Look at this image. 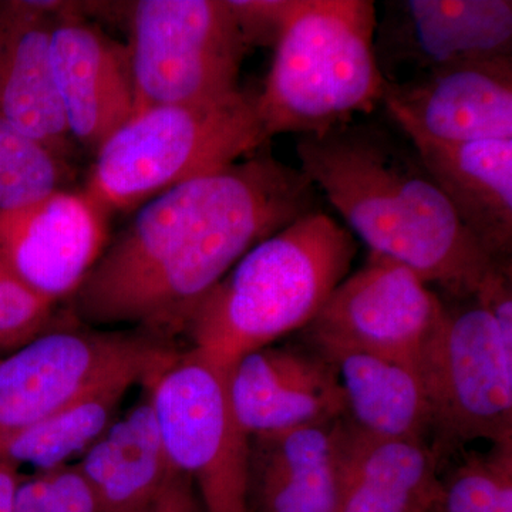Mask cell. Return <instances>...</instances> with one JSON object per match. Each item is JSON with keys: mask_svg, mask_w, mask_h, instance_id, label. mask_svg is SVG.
<instances>
[{"mask_svg": "<svg viewBox=\"0 0 512 512\" xmlns=\"http://www.w3.org/2000/svg\"><path fill=\"white\" fill-rule=\"evenodd\" d=\"M248 45L275 47L298 0H228Z\"/></svg>", "mask_w": 512, "mask_h": 512, "instance_id": "484cf974", "label": "cell"}, {"mask_svg": "<svg viewBox=\"0 0 512 512\" xmlns=\"http://www.w3.org/2000/svg\"><path fill=\"white\" fill-rule=\"evenodd\" d=\"M147 387L171 467L190 478L207 512H251V437L232 410L227 370L190 349Z\"/></svg>", "mask_w": 512, "mask_h": 512, "instance_id": "ba28073f", "label": "cell"}, {"mask_svg": "<svg viewBox=\"0 0 512 512\" xmlns=\"http://www.w3.org/2000/svg\"><path fill=\"white\" fill-rule=\"evenodd\" d=\"M402 131L471 237L494 261H512V140L454 144Z\"/></svg>", "mask_w": 512, "mask_h": 512, "instance_id": "e0dca14e", "label": "cell"}, {"mask_svg": "<svg viewBox=\"0 0 512 512\" xmlns=\"http://www.w3.org/2000/svg\"><path fill=\"white\" fill-rule=\"evenodd\" d=\"M440 468L429 441L372 436L346 420L339 512H430Z\"/></svg>", "mask_w": 512, "mask_h": 512, "instance_id": "d6986e66", "label": "cell"}, {"mask_svg": "<svg viewBox=\"0 0 512 512\" xmlns=\"http://www.w3.org/2000/svg\"><path fill=\"white\" fill-rule=\"evenodd\" d=\"M19 467L0 460V512H12L20 481Z\"/></svg>", "mask_w": 512, "mask_h": 512, "instance_id": "f546056e", "label": "cell"}, {"mask_svg": "<svg viewBox=\"0 0 512 512\" xmlns=\"http://www.w3.org/2000/svg\"><path fill=\"white\" fill-rule=\"evenodd\" d=\"M434 512H512V441L464 453L441 476Z\"/></svg>", "mask_w": 512, "mask_h": 512, "instance_id": "603a6c76", "label": "cell"}, {"mask_svg": "<svg viewBox=\"0 0 512 512\" xmlns=\"http://www.w3.org/2000/svg\"><path fill=\"white\" fill-rule=\"evenodd\" d=\"M316 191L262 147L157 195L107 244L74 293V313L170 340L249 249L316 210Z\"/></svg>", "mask_w": 512, "mask_h": 512, "instance_id": "6da1fadb", "label": "cell"}, {"mask_svg": "<svg viewBox=\"0 0 512 512\" xmlns=\"http://www.w3.org/2000/svg\"><path fill=\"white\" fill-rule=\"evenodd\" d=\"M100 512H147L173 473L147 387L76 463Z\"/></svg>", "mask_w": 512, "mask_h": 512, "instance_id": "44dd1931", "label": "cell"}, {"mask_svg": "<svg viewBox=\"0 0 512 512\" xmlns=\"http://www.w3.org/2000/svg\"><path fill=\"white\" fill-rule=\"evenodd\" d=\"M12 512H49V478L47 471L23 477L16 491Z\"/></svg>", "mask_w": 512, "mask_h": 512, "instance_id": "f1b7e54d", "label": "cell"}, {"mask_svg": "<svg viewBox=\"0 0 512 512\" xmlns=\"http://www.w3.org/2000/svg\"><path fill=\"white\" fill-rule=\"evenodd\" d=\"M446 306L416 272L370 252L303 329L312 348H352L419 367Z\"/></svg>", "mask_w": 512, "mask_h": 512, "instance_id": "30bf717a", "label": "cell"}, {"mask_svg": "<svg viewBox=\"0 0 512 512\" xmlns=\"http://www.w3.org/2000/svg\"><path fill=\"white\" fill-rule=\"evenodd\" d=\"M49 512H100L92 485L77 464L47 471Z\"/></svg>", "mask_w": 512, "mask_h": 512, "instance_id": "4316f807", "label": "cell"}, {"mask_svg": "<svg viewBox=\"0 0 512 512\" xmlns=\"http://www.w3.org/2000/svg\"><path fill=\"white\" fill-rule=\"evenodd\" d=\"M255 97L244 92L134 114L96 151L84 194L104 214L134 210L266 146Z\"/></svg>", "mask_w": 512, "mask_h": 512, "instance_id": "5b68a950", "label": "cell"}, {"mask_svg": "<svg viewBox=\"0 0 512 512\" xmlns=\"http://www.w3.org/2000/svg\"><path fill=\"white\" fill-rule=\"evenodd\" d=\"M107 244V215L84 192L57 190L0 214V254L53 305L73 298Z\"/></svg>", "mask_w": 512, "mask_h": 512, "instance_id": "4fadbf2b", "label": "cell"}, {"mask_svg": "<svg viewBox=\"0 0 512 512\" xmlns=\"http://www.w3.org/2000/svg\"><path fill=\"white\" fill-rule=\"evenodd\" d=\"M55 306L32 291L0 254V352L19 348L49 328Z\"/></svg>", "mask_w": 512, "mask_h": 512, "instance_id": "d4e9b609", "label": "cell"}, {"mask_svg": "<svg viewBox=\"0 0 512 512\" xmlns=\"http://www.w3.org/2000/svg\"><path fill=\"white\" fill-rule=\"evenodd\" d=\"M346 419L251 439V512H339Z\"/></svg>", "mask_w": 512, "mask_h": 512, "instance_id": "2e32d148", "label": "cell"}, {"mask_svg": "<svg viewBox=\"0 0 512 512\" xmlns=\"http://www.w3.org/2000/svg\"><path fill=\"white\" fill-rule=\"evenodd\" d=\"M356 254L348 229L308 212L249 249L202 299L185 330L191 349L228 372L242 356L305 329Z\"/></svg>", "mask_w": 512, "mask_h": 512, "instance_id": "3957f363", "label": "cell"}, {"mask_svg": "<svg viewBox=\"0 0 512 512\" xmlns=\"http://www.w3.org/2000/svg\"><path fill=\"white\" fill-rule=\"evenodd\" d=\"M150 512H198L195 488L190 478L174 470L151 505Z\"/></svg>", "mask_w": 512, "mask_h": 512, "instance_id": "83f0119b", "label": "cell"}, {"mask_svg": "<svg viewBox=\"0 0 512 512\" xmlns=\"http://www.w3.org/2000/svg\"><path fill=\"white\" fill-rule=\"evenodd\" d=\"M247 43L228 0H141L130 59L136 113L239 92Z\"/></svg>", "mask_w": 512, "mask_h": 512, "instance_id": "9c48e42d", "label": "cell"}, {"mask_svg": "<svg viewBox=\"0 0 512 512\" xmlns=\"http://www.w3.org/2000/svg\"><path fill=\"white\" fill-rule=\"evenodd\" d=\"M430 512H434V508H433V510H431Z\"/></svg>", "mask_w": 512, "mask_h": 512, "instance_id": "4dcf8cb0", "label": "cell"}, {"mask_svg": "<svg viewBox=\"0 0 512 512\" xmlns=\"http://www.w3.org/2000/svg\"><path fill=\"white\" fill-rule=\"evenodd\" d=\"M372 0H298L275 45L256 113L268 141L318 136L383 103Z\"/></svg>", "mask_w": 512, "mask_h": 512, "instance_id": "277c9868", "label": "cell"}, {"mask_svg": "<svg viewBox=\"0 0 512 512\" xmlns=\"http://www.w3.org/2000/svg\"><path fill=\"white\" fill-rule=\"evenodd\" d=\"M147 512H150V510H148Z\"/></svg>", "mask_w": 512, "mask_h": 512, "instance_id": "1f68e13d", "label": "cell"}, {"mask_svg": "<svg viewBox=\"0 0 512 512\" xmlns=\"http://www.w3.org/2000/svg\"><path fill=\"white\" fill-rule=\"evenodd\" d=\"M227 384L232 410L251 439L345 417L338 375L308 343L242 356Z\"/></svg>", "mask_w": 512, "mask_h": 512, "instance_id": "5bb4252c", "label": "cell"}, {"mask_svg": "<svg viewBox=\"0 0 512 512\" xmlns=\"http://www.w3.org/2000/svg\"><path fill=\"white\" fill-rule=\"evenodd\" d=\"M471 301L446 308L419 362L440 463L474 441H512V329Z\"/></svg>", "mask_w": 512, "mask_h": 512, "instance_id": "52a82bcc", "label": "cell"}, {"mask_svg": "<svg viewBox=\"0 0 512 512\" xmlns=\"http://www.w3.org/2000/svg\"><path fill=\"white\" fill-rule=\"evenodd\" d=\"M178 353L143 329L50 325L0 359V440L104 384L124 377L147 383Z\"/></svg>", "mask_w": 512, "mask_h": 512, "instance_id": "8992f818", "label": "cell"}, {"mask_svg": "<svg viewBox=\"0 0 512 512\" xmlns=\"http://www.w3.org/2000/svg\"><path fill=\"white\" fill-rule=\"evenodd\" d=\"M137 377L97 387L63 409L0 440V460L30 466L37 473L55 470L83 456L119 417L121 403Z\"/></svg>", "mask_w": 512, "mask_h": 512, "instance_id": "7402d4cb", "label": "cell"}, {"mask_svg": "<svg viewBox=\"0 0 512 512\" xmlns=\"http://www.w3.org/2000/svg\"><path fill=\"white\" fill-rule=\"evenodd\" d=\"M50 62L70 137L99 150L136 113L130 52L101 30L64 19L53 28Z\"/></svg>", "mask_w": 512, "mask_h": 512, "instance_id": "9a60e30c", "label": "cell"}, {"mask_svg": "<svg viewBox=\"0 0 512 512\" xmlns=\"http://www.w3.org/2000/svg\"><path fill=\"white\" fill-rule=\"evenodd\" d=\"M338 375L345 417L377 437L426 440L431 414L419 367L352 348L318 349Z\"/></svg>", "mask_w": 512, "mask_h": 512, "instance_id": "ffe728a7", "label": "cell"}, {"mask_svg": "<svg viewBox=\"0 0 512 512\" xmlns=\"http://www.w3.org/2000/svg\"><path fill=\"white\" fill-rule=\"evenodd\" d=\"M53 5L0 3V114L63 157L72 137L50 62Z\"/></svg>", "mask_w": 512, "mask_h": 512, "instance_id": "ac0fdd59", "label": "cell"}, {"mask_svg": "<svg viewBox=\"0 0 512 512\" xmlns=\"http://www.w3.org/2000/svg\"><path fill=\"white\" fill-rule=\"evenodd\" d=\"M375 53L387 84L461 60L512 55V2H389L376 26Z\"/></svg>", "mask_w": 512, "mask_h": 512, "instance_id": "8fae6325", "label": "cell"}, {"mask_svg": "<svg viewBox=\"0 0 512 512\" xmlns=\"http://www.w3.org/2000/svg\"><path fill=\"white\" fill-rule=\"evenodd\" d=\"M383 104L400 130L433 140H512V55L461 60L387 84Z\"/></svg>", "mask_w": 512, "mask_h": 512, "instance_id": "7c38bea8", "label": "cell"}, {"mask_svg": "<svg viewBox=\"0 0 512 512\" xmlns=\"http://www.w3.org/2000/svg\"><path fill=\"white\" fill-rule=\"evenodd\" d=\"M62 157L0 114V214L62 190Z\"/></svg>", "mask_w": 512, "mask_h": 512, "instance_id": "cb8c5ba5", "label": "cell"}, {"mask_svg": "<svg viewBox=\"0 0 512 512\" xmlns=\"http://www.w3.org/2000/svg\"><path fill=\"white\" fill-rule=\"evenodd\" d=\"M296 154L302 173L370 252L406 265L427 285L471 299L500 264L458 221L403 131L353 120L301 136Z\"/></svg>", "mask_w": 512, "mask_h": 512, "instance_id": "7a4b0ae2", "label": "cell"}]
</instances>
